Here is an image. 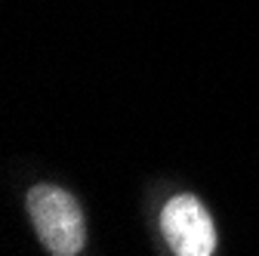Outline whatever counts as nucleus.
Masks as SVG:
<instances>
[{
  "mask_svg": "<svg viewBox=\"0 0 259 256\" xmlns=\"http://www.w3.org/2000/svg\"><path fill=\"white\" fill-rule=\"evenodd\" d=\"M28 213L44 247L56 256H74L83 247L87 229L77 201L56 185H34L28 191Z\"/></svg>",
  "mask_w": 259,
  "mask_h": 256,
  "instance_id": "obj_1",
  "label": "nucleus"
},
{
  "mask_svg": "<svg viewBox=\"0 0 259 256\" xmlns=\"http://www.w3.org/2000/svg\"><path fill=\"white\" fill-rule=\"evenodd\" d=\"M160 229L173 253L179 256H210L216 250V229L207 207L194 195H176L160 213Z\"/></svg>",
  "mask_w": 259,
  "mask_h": 256,
  "instance_id": "obj_2",
  "label": "nucleus"
}]
</instances>
